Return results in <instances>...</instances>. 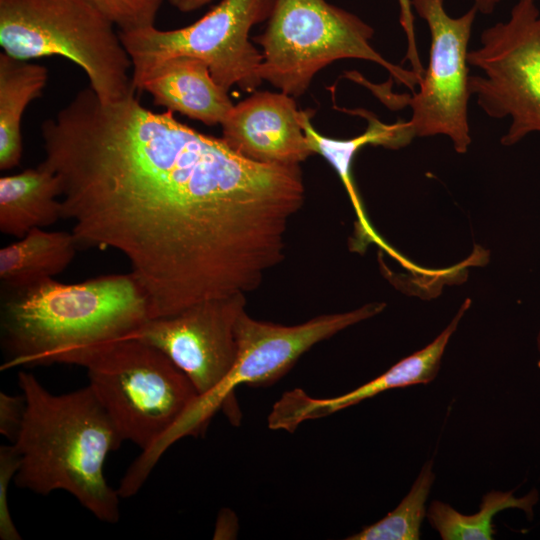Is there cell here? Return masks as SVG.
I'll use <instances>...</instances> for the list:
<instances>
[{"label": "cell", "instance_id": "1", "mask_svg": "<svg viewBox=\"0 0 540 540\" xmlns=\"http://www.w3.org/2000/svg\"><path fill=\"white\" fill-rule=\"evenodd\" d=\"M79 249L124 255L151 318L247 294L285 254L304 202L300 166L249 160L222 138L88 87L41 124Z\"/></svg>", "mask_w": 540, "mask_h": 540}, {"label": "cell", "instance_id": "2", "mask_svg": "<svg viewBox=\"0 0 540 540\" xmlns=\"http://www.w3.org/2000/svg\"><path fill=\"white\" fill-rule=\"evenodd\" d=\"M148 319V299L130 272L74 284L50 278L1 292V370L79 366L99 347L134 335Z\"/></svg>", "mask_w": 540, "mask_h": 540}, {"label": "cell", "instance_id": "3", "mask_svg": "<svg viewBox=\"0 0 540 540\" xmlns=\"http://www.w3.org/2000/svg\"><path fill=\"white\" fill-rule=\"evenodd\" d=\"M18 386L26 412L12 443L20 457L16 485L40 495L63 490L98 520L116 523L120 496L104 464L123 440L91 387L57 395L26 371Z\"/></svg>", "mask_w": 540, "mask_h": 540}, {"label": "cell", "instance_id": "4", "mask_svg": "<svg viewBox=\"0 0 540 540\" xmlns=\"http://www.w3.org/2000/svg\"><path fill=\"white\" fill-rule=\"evenodd\" d=\"M91 0H0V46L30 61L61 56L80 67L103 103L134 95L131 59Z\"/></svg>", "mask_w": 540, "mask_h": 540}, {"label": "cell", "instance_id": "5", "mask_svg": "<svg viewBox=\"0 0 540 540\" xmlns=\"http://www.w3.org/2000/svg\"><path fill=\"white\" fill-rule=\"evenodd\" d=\"M261 46L260 76L281 92L298 97L314 76L341 59H361L385 68L410 90L420 83L412 71L391 63L370 44L374 29L355 14L325 0H275Z\"/></svg>", "mask_w": 540, "mask_h": 540}, {"label": "cell", "instance_id": "6", "mask_svg": "<svg viewBox=\"0 0 540 540\" xmlns=\"http://www.w3.org/2000/svg\"><path fill=\"white\" fill-rule=\"evenodd\" d=\"M79 366L123 442L154 445L198 396L190 379L162 351L136 338L107 343Z\"/></svg>", "mask_w": 540, "mask_h": 540}, {"label": "cell", "instance_id": "7", "mask_svg": "<svg viewBox=\"0 0 540 540\" xmlns=\"http://www.w3.org/2000/svg\"><path fill=\"white\" fill-rule=\"evenodd\" d=\"M385 303H368L352 311L324 314L287 326L260 321L245 311L236 326L237 356L225 379L211 392L198 395L178 421L149 449L146 457L158 462L176 441L202 433L216 412L233 401L240 385H270L317 343L381 313Z\"/></svg>", "mask_w": 540, "mask_h": 540}, {"label": "cell", "instance_id": "8", "mask_svg": "<svg viewBox=\"0 0 540 540\" xmlns=\"http://www.w3.org/2000/svg\"><path fill=\"white\" fill-rule=\"evenodd\" d=\"M275 0H222L191 25L173 30L155 26L119 32L131 59L132 82L162 62L180 56L205 62L226 91L255 92L262 53L250 41L253 26L269 19Z\"/></svg>", "mask_w": 540, "mask_h": 540}, {"label": "cell", "instance_id": "9", "mask_svg": "<svg viewBox=\"0 0 540 540\" xmlns=\"http://www.w3.org/2000/svg\"><path fill=\"white\" fill-rule=\"evenodd\" d=\"M481 45L469 50V90L489 117L509 118L501 143L511 146L540 132V9L518 0L505 22L486 28Z\"/></svg>", "mask_w": 540, "mask_h": 540}, {"label": "cell", "instance_id": "10", "mask_svg": "<svg viewBox=\"0 0 540 540\" xmlns=\"http://www.w3.org/2000/svg\"><path fill=\"white\" fill-rule=\"evenodd\" d=\"M412 8L428 25V66L419 90L405 101L411 107L407 126L412 137L447 136L456 152L466 153L471 144L468 121V46L478 13L472 6L460 17H451L443 0H411Z\"/></svg>", "mask_w": 540, "mask_h": 540}, {"label": "cell", "instance_id": "11", "mask_svg": "<svg viewBox=\"0 0 540 540\" xmlns=\"http://www.w3.org/2000/svg\"><path fill=\"white\" fill-rule=\"evenodd\" d=\"M246 306L238 293L148 319L132 337L162 351L190 379L198 395L214 390L237 356L236 326Z\"/></svg>", "mask_w": 540, "mask_h": 540}, {"label": "cell", "instance_id": "12", "mask_svg": "<svg viewBox=\"0 0 540 540\" xmlns=\"http://www.w3.org/2000/svg\"><path fill=\"white\" fill-rule=\"evenodd\" d=\"M305 110L283 92H254L234 105L222 123V139L243 157L267 165L300 166L311 156L303 128Z\"/></svg>", "mask_w": 540, "mask_h": 540}, {"label": "cell", "instance_id": "13", "mask_svg": "<svg viewBox=\"0 0 540 540\" xmlns=\"http://www.w3.org/2000/svg\"><path fill=\"white\" fill-rule=\"evenodd\" d=\"M470 305L467 298L448 326L427 346L352 391L331 398H315L299 388L283 393L268 415V427L294 432L305 421L327 417L387 390L430 383L437 376L445 348Z\"/></svg>", "mask_w": 540, "mask_h": 540}, {"label": "cell", "instance_id": "14", "mask_svg": "<svg viewBox=\"0 0 540 540\" xmlns=\"http://www.w3.org/2000/svg\"><path fill=\"white\" fill-rule=\"evenodd\" d=\"M133 86L149 93L155 105L208 126L221 124L234 106L207 64L194 57L168 59L133 82Z\"/></svg>", "mask_w": 540, "mask_h": 540}, {"label": "cell", "instance_id": "15", "mask_svg": "<svg viewBox=\"0 0 540 540\" xmlns=\"http://www.w3.org/2000/svg\"><path fill=\"white\" fill-rule=\"evenodd\" d=\"M62 219L61 185L43 162L0 178V231L21 238Z\"/></svg>", "mask_w": 540, "mask_h": 540}, {"label": "cell", "instance_id": "16", "mask_svg": "<svg viewBox=\"0 0 540 540\" xmlns=\"http://www.w3.org/2000/svg\"><path fill=\"white\" fill-rule=\"evenodd\" d=\"M78 249L72 231L30 230L0 249L1 292L20 290L62 273Z\"/></svg>", "mask_w": 540, "mask_h": 540}, {"label": "cell", "instance_id": "17", "mask_svg": "<svg viewBox=\"0 0 540 540\" xmlns=\"http://www.w3.org/2000/svg\"><path fill=\"white\" fill-rule=\"evenodd\" d=\"M48 81L45 66L0 53V169L10 170L22 158L21 122L27 106L39 98Z\"/></svg>", "mask_w": 540, "mask_h": 540}, {"label": "cell", "instance_id": "18", "mask_svg": "<svg viewBox=\"0 0 540 540\" xmlns=\"http://www.w3.org/2000/svg\"><path fill=\"white\" fill-rule=\"evenodd\" d=\"M311 110H305L303 128L309 146L313 153L324 157L337 172L356 211L359 226V238L363 241H373L378 234L370 225L352 176V163L357 152L365 145H382L389 148H399L405 144L402 122L385 124L373 116H369L366 131L354 138L335 139L320 134L311 124Z\"/></svg>", "mask_w": 540, "mask_h": 540}, {"label": "cell", "instance_id": "19", "mask_svg": "<svg viewBox=\"0 0 540 540\" xmlns=\"http://www.w3.org/2000/svg\"><path fill=\"white\" fill-rule=\"evenodd\" d=\"M538 499L536 489L519 498L515 497L514 491L492 490L483 496L479 511L475 514H462L449 504L434 500L426 517L443 540H492L495 534L493 518L496 514L505 509L517 508L531 519Z\"/></svg>", "mask_w": 540, "mask_h": 540}, {"label": "cell", "instance_id": "20", "mask_svg": "<svg viewBox=\"0 0 540 540\" xmlns=\"http://www.w3.org/2000/svg\"><path fill=\"white\" fill-rule=\"evenodd\" d=\"M435 479L433 461H427L408 494L379 521L363 527L348 540H418L426 516L425 504Z\"/></svg>", "mask_w": 540, "mask_h": 540}, {"label": "cell", "instance_id": "21", "mask_svg": "<svg viewBox=\"0 0 540 540\" xmlns=\"http://www.w3.org/2000/svg\"><path fill=\"white\" fill-rule=\"evenodd\" d=\"M120 29L129 32L155 26L162 0H91Z\"/></svg>", "mask_w": 540, "mask_h": 540}, {"label": "cell", "instance_id": "22", "mask_svg": "<svg viewBox=\"0 0 540 540\" xmlns=\"http://www.w3.org/2000/svg\"><path fill=\"white\" fill-rule=\"evenodd\" d=\"M20 465L19 454L13 444L0 447V538L21 540L8 506V488Z\"/></svg>", "mask_w": 540, "mask_h": 540}, {"label": "cell", "instance_id": "23", "mask_svg": "<svg viewBox=\"0 0 540 540\" xmlns=\"http://www.w3.org/2000/svg\"><path fill=\"white\" fill-rule=\"evenodd\" d=\"M26 412L24 395L0 392V433L14 443L21 430Z\"/></svg>", "mask_w": 540, "mask_h": 540}, {"label": "cell", "instance_id": "24", "mask_svg": "<svg viewBox=\"0 0 540 540\" xmlns=\"http://www.w3.org/2000/svg\"><path fill=\"white\" fill-rule=\"evenodd\" d=\"M400 11V24L404 30L407 39L406 59L410 62L411 70L420 78H422L424 69L418 54L414 15L411 0H397Z\"/></svg>", "mask_w": 540, "mask_h": 540}, {"label": "cell", "instance_id": "25", "mask_svg": "<svg viewBox=\"0 0 540 540\" xmlns=\"http://www.w3.org/2000/svg\"><path fill=\"white\" fill-rule=\"evenodd\" d=\"M237 519L235 514L229 509H222L217 518L214 539H231L237 532Z\"/></svg>", "mask_w": 540, "mask_h": 540}, {"label": "cell", "instance_id": "26", "mask_svg": "<svg viewBox=\"0 0 540 540\" xmlns=\"http://www.w3.org/2000/svg\"><path fill=\"white\" fill-rule=\"evenodd\" d=\"M173 7L181 12L189 13L209 4L213 0H167Z\"/></svg>", "mask_w": 540, "mask_h": 540}, {"label": "cell", "instance_id": "27", "mask_svg": "<svg viewBox=\"0 0 540 540\" xmlns=\"http://www.w3.org/2000/svg\"><path fill=\"white\" fill-rule=\"evenodd\" d=\"M474 5L481 14H491L495 10L500 0H472Z\"/></svg>", "mask_w": 540, "mask_h": 540}, {"label": "cell", "instance_id": "28", "mask_svg": "<svg viewBox=\"0 0 540 540\" xmlns=\"http://www.w3.org/2000/svg\"><path fill=\"white\" fill-rule=\"evenodd\" d=\"M537 347H538V351H539V355H540V330H539V333H538V336H537ZM539 367H540V359H539Z\"/></svg>", "mask_w": 540, "mask_h": 540}]
</instances>
